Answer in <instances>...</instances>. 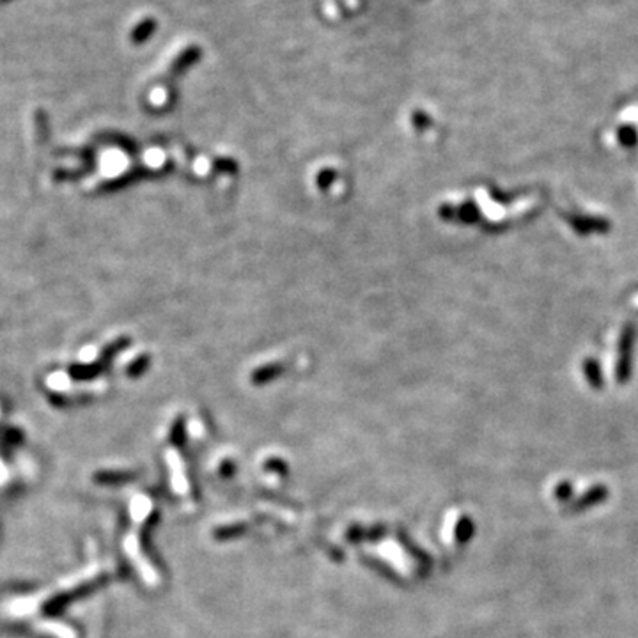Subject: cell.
<instances>
[{
	"mask_svg": "<svg viewBox=\"0 0 638 638\" xmlns=\"http://www.w3.org/2000/svg\"><path fill=\"white\" fill-rule=\"evenodd\" d=\"M471 532H473V527H471L470 518H465V520H461L460 527H458V539L467 541L468 537L471 536Z\"/></svg>",
	"mask_w": 638,
	"mask_h": 638,
	"instance_id": "obj_7",
	"label": "cell"
},
{
	"mask_svg": "<svg viewBox=\"0 0 638 638\" xmlns=\"http://www.w3.org/2000/svg\"><path fill=\"white\" fill-rule=\"evenodd\" d=\"M619 137H621V142L626 144V146H633L635 140H637V133H635V130L631 126L621 128V131H619Z\"/></svg>",
	"mask_w": 638,
	"mask_h": 638,
	"instance_id": "obj_8",
	"label": "cell"
},
{
	"mask_svg": "<svg viewBox=\"0 0 638 638\" xmlns=\"http://www.w3.org/2000/svg\"><path fill=\"white\" fill-rule=\"evenodd\" d=\"M34 626L43 633L52 635L53 638H77V631L73 628H69L64 622L53 621V619H41V621H36Z\"/></svg>",
	"mask_w": 638,
	"mask_h": 638,
	"instance_id": "obj_2",
	"label": "cell"
},
{
	"mask_svg": "<svg viewBox=\"0 0 638 638\" xmlns=\"http://www.w3.org/2000/svg\"><path fill=\"white\" fill-rule=\"evenodd\" d=\"M571 496H573V486L570 482H561L555 488V498L561 502H567L571 500Z\"/></svg>",
	"mask_w": 638,
	"mask_h": 638,
	"instance_id": "obj_6",
	"label": "cell"
},
{
	"mask_svg": "<svg viewBox=\"0 0 638 638\" xmlns=\"http://www.w3.org/2000/svg\"><path fill=\"white\" fill-rule=\"evenodd\" d=\"M153 30H155V21L153 20L140 21V24L135 27L133 34H131V39H133L135 43H142V41H146L147 37L153 34Z\"/></svg>",
	"mask_w": 638,
	"mask_h": 638,
	"instance_id": "obj_4",
	"label": "cell"
},
{
	"mask_svg": "<svg viewBox=\"0 0 638 638\" xmlns=\"http://www.w3.org/2000/svg\"><path fill=\"white\" fill-rule=\"evenodd\" d=\"M606 498H608V489H606L605 486H601V484H598V486H594V488H590L589 491L583 493V495H581L576 502H573V504L570 505V511L571 512L587 511V509L596 507V505L603 504Z\"/></svg>",
	"mask_w": 638,
	"mask_h": 638,
	"instance_id": "obj_1",
	"label": "cell"
},
{
	"mask_svg": "<svg viewBox=\"0 0 638 638\" xmlns=\"http://www.w3.org/2000/svg\"><path fill=\"white\" fill-rule=\"evenodd\" d=\"M2 2H8V0H2Z\"/></svg>",
	"mask_w": 638,
	"mask_h": 638,
	"instance_id": "obj_9",
	"label": "cell"
},
{
	"mask_svg": "<svg viewBox=\"0 0 638 638\" xmlns=\"http://www.w3.org/2000/svg\"><path fill=\"white\" fill-rule=\"evenodd\" d=\"M585 373H587V376H589V382H590V385L592 386H601V374H599V369H598V364H594V362H587L585 364Z\"/></svg>",
	"mask_w": 638,
	"mask_h": 638,
	"instance_id": "obj_5",
	"label": "cell"
},
{
	"mask_svg": "<svg viewBox=\"0 0 638 638\" xmlns=\"http://www.w3.org/2000/svg\"><path fill=\"white\" fill-rule=\"evenodd\" d=\"M630 348H631V328L626 330V334L622 335L621 346V364H619V379H626L630 374Z\"/></svg>",
	"mask_w": 638,
	"mask_h": 638,
	"instance_id": "obj_3",
	"label": "cell"
}]
</instances>
